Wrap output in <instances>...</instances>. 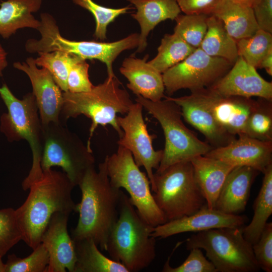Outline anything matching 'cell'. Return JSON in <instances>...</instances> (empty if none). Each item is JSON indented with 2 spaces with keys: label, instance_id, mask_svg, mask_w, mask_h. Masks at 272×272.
Wrapping results in <instances>:
<instances>
[{
  "label": "cell",
  "instance_id": "obj_1",
  "mask_svg": "<svg viewBox=\"0 0 272 272\" xmlns=\"http://www.w3.org/2000/svg\"><path fill=\"white\" fill-rule=\"evenodd\" d=\"M78 186L82 193L77 203L79 217L71 237L74 240L92 239L101 250L106 251L109 235L118 218L122 190L111 184L104 160L98 171L95 166L90 168Z\"/></svg>",
  "mask_w": 272,
  "mask_h": 272
},
{
  "label": "cell",
  "instance_id": "obj_28",
  "mask_svg": "<svg viewBox=\"0 0 272 272\" xmlns=\"http://www.w3.org/2000/svg\"><path fill=\"white\" fill-rule=\"evenodd\" d=\"M263 174L262 185L253 204V216L250 223L243 229L244 238L252 245L259 239L272 214V164Z\"/></svg>",
  "mask_w": 272,
  "mask_h": 272
},
{
  "label": "cell",
  "instance_id": "obj_8",
  "mask_svg": "<svg viewBox=\"0 0 272 272\" xmlns=\"http://www.w3.org/2000/svg\"><path fill=\"white\" fill-rule=\"evenodd\" d=\"M154 179L153 195L167 221L191 215L207 206L190 161L180 162L155 172Z\"/></svg>",
  "mask_w": 272,
  "mask_h": 272
},
{
  "label": "cell",
  "instance_id": "obj_2",
  "mask_svg": "<svg viewBox=\"0 0 272 272\" xmlns=\"http://www.w3.org/2000/svg\"><path fill=\"white\" fill-rule=\"evenodd\" d=\"M74 187L64 172L52 169L44 171L30 185L26 200L15 210V215L22 240L33 250L41 243L54 213L77 212V204L72 195Z\"/></svg>",
  "mask_w": 272,
  "mask_h": 272
},
{
  "label": "cell",
  "instance_id": "obj_27",
  "mask_svg": "<svg viewBox=\"0 0 272 272\" xmlns=\"http://www.w3.org/2000/svg\"><path fill=\"white\" fill-rule=\"evenodd\" d=\"M73 241L77 257L74 272H129L121 263L102 254L93 239Z\"/></svg>",
  "mask_w": 272,
  "mask_h": 272
},
{
  "label": "cell",
  "instance_id": "obj_31",
  "mask_svg": "<svg viewBox=\"0 0 272 272\" xmlns=\"http://www.w3.org/2000/svg\"><path fill=\"white\" fill-rule=\"evenodd\" d=\"M35 59L36 64L47 70L55 82L65 92L67 91V79L71 66L79 58L77 55L62 51L38 53Z\"/></svg>",
  "mask_w": 272,
  "mask_h": 272
},
{
  "label": "cell",
  "instance_id": "obj_19",
  "mask_svg": "<svg viewBox=\"0 0 272 272\" xmlns=\"http://www.w3.org/2000/svg\"><path fill=\"white\" fill-rule=\"evenodd\" d=\"M71 214L56 212L51 217L41 243L49 255L47 272H74L77 257L74 242L67 231Z\"/></svg>",
  "mask_w": 272,
  "mask_h": 272
},
{
  "label": "cell",
  "instance_id": "obj_14",
  "mask_svg": "<svg viewBox=\"0 0 272 272\" xmlns=\"http://www.w3.org/2000/svg\"><path fill=\"white\" fill-rule=\"evenodd\" d=\"M13 66L29 78L42 124L60 122L63 91L49 71L44 67L38 68L32 57L27 58L26 62H14Z\"/></svg>",
  "mask_w": 272,
  "mask_h": 272
},
{
  "label": "cell",
  "instance_id": "obj_22",
  "mask_svg": "<svg viewBox=\"0 0 272 272\" xmlns=\"http://www.w3.org/2000/svg\"><path fill=\"white\" fill-rule=\"evenodd\" d=\"M259 173L250 167H235L223 185L214 209L229 215H239L243 212L252 184Z\"/></svg>",
  "mask_w": 272,
  "mask_h": 272
},
{
  "label": "cell",
  "instance_id": "obj_20",
  "mask_svg": "<svg viewBox=\"0 0 272 272\" xmlns=\"http://www.w3.org/2000/svg\"><path fill=\"white\" fill-rule=\"evenodd\" d=\"M167 97L179 106L184 119L202 133L213 148L225 146L236 138L219 125L209 106L197 91L191 92L189 95Z\"/></svg>",
  "mask_w": 272,
  "mask_h": 272
},
{
  "label": "cell",
  "instance_id": "obj_32",
  "mask_svg": "<svg viewBox=\"0 0 272 272\" xmlns=\"http://www.w3.org/2000/svg\"><path fill=\"white\" fill-rule=\"evenodd\" d=\"M236 43L238 56L257 69L262 59L272 51V34L258 29L252 36Z\"/></svg>",
  "mask_w": 272,
  "mask_h": 272
},
{
  "label": "cell",
  "instance_id": "obj_35",
  "mask_svg": "<svg viewBox=\"0 0 272 272\" xmlns=\"http://www.w3.org/2000/svg\"><path fill=\"white\" fill-rule=\"evenodd\" d=\"M73 2L90 12L95 21L94 37L105 40L108 26L119 16L124 14L132 7L126 6L119 9L105 7L96 4L93 0H72Z\"/></svg>",
  "mask_w": 272,
  "mask_h": 272
},
{
  "label": "cell",
  "instance_id": "obj_39",
  "mask_svg": "<svg viewBox=\"0 0 272 272\" xmlns=\"http://www.w3.org/2000/svg\"><path fill=\"white\" fill-rule=\"evenodd\" d=\"M255 258L260 267L272 271V223L267 222L256 242L252 245Z\"/></svg>",
  "mask_w": 272,
  "mask_h": 272
},
{
  "label": "cell",
  "instance_id": "obj_26",
  "mask_svg": "<svg viewBox=\"0 0 272 272\" xmlns=\"http://www.w3.org/2000/svg\"><path fill=\"white\" fill-rule=\"evenodd\" d=\"M212 15L222 22L236 41L250 37L259 29L252 8L231 0H223Z\"/></svg>",
  "mask_w": 272,
  "mask_h": 272
},
{
  "label": "cell",
  "instance_id": "obj_15",
  "mask_svg": "<svg viewBox=\"0 0 272 272\" xmlns=\"http://www.w3.org/2000/svg\"><path fill=\"white\" fill-rule=\"evenodd\" d=\"M196 91L222 128L235 137L245 135L248 120L257 104V100L252 98L223 96L210 87Z\"/></svg>",
  "mask_w": 272,
  "mask_h": 272
},
{
  "label": "cell",
  "instance_id": "obj_46",
  "mask_svg": "<svg viewBox=\"0 0 272 272\" xmlns=\"http://www.w3.org/2000/svg\"><path fill=\"white\" fill-rule=\"evenodd\" d=\"M2 257L0 256V272H6V263L3 262Z\"/></svg>",
  "mask_w": 272,
  "mask_h": 272
},
{
  "label": "cell",
  "instance_id": "obj_7",
  "mask_svg": "<svg viewBox=\"0 0 272 272\" xmlns=\"http://www.w3.org/2000/svg\"><path fill=\"white\" fill-rule=\"evenodd\" d=\"M164 99L152 101L140 96L135 99L159 122L164 134L163 157L155 172H160L174 164L205 155L213 148L184 124L179 106L166 96Z\"/></svg>",
  "mask_w": 272,
  "mask_h": 272
},
{
  "label": "cell",
  "instance_id": "obj_45",
  "mask_svg": "<svg viewBox=\"0 0 272 272\" xmlns=\"http://www.w3.org/2000/svg\"><path fill=\"white\" fill-rule=\"evenodd\" d=\"M234 2L252 7V6L256 3L259 0H231Z\"/></svg>",
  "mask_w": 272,
  "mask_h": 272
},
{
  "label": "cell",
  "instance_id": "obj_25",
  "mask_svg": "<svg viewBox=\"0 0 272 272\" xmlns=\"http://www.w3.org/2000/svg\"><path fill=\"white\" fill-rule=\"evenodd\" d=\"M42 0H6L0 6V35L8 39L20 29H38L40 21L33 13L38 11Z\"/></svg>",
  "mask_w": 272,
  "mask_h": 272
},
{
  "label": "cell",
  "instance_id": "obj_3",
  "mask_svg": "<svg viewBox=\"0 0 272 272\" xmlns=\"http://www.w3.org/2000/svg\"><path fill=\"white\" fill-rule=\"evenodd\" d=\"M115 76H107L103 83L94 86L90 91L79 93L63 92L60 122L65 124L70 118L81 115L90 118L91 124L87 144L89 147L90 140L98 125H110L121 138L123 131L117 120V114H126L133 103Z\"/></svg>",
  "mask_w": 272,
  "mask_h": 272
},
{
  "label": "cell",
  "instance_id": "obj_33",
  "mask_svg": "<svg viewBox=\"0 0 272 272\" xmlns=\"http://www.w3.org/2000/svg\"><path fill=\"white\" fill-rule=\"evenodd\" d=\"M272 100L260 98L251 113L245 135L263 141H272Z\"/></svg>",
  "mask_w": 272,
  "mask_h": 272
},
{
  "label": "cell",
  "instance_id": "obj_43",
  "mask_svg": "<svg viewBox=\"0 0 272 272\" xmlns=\"http://www.w3.org/2000/svg\"><path fill=\"white\" fill-rule=\"evenodd\" d=\"M258 69H264L269 76H272V51L262 59Z\"/></svg>",
  "mask_w": 272,
  "mask_h": 272
},
{
  "label": "cell",
  "instance_id": "obj_41",
  "mask_svg": "<svg viewBox=\"0 0 272 272\" xmlns=\"http://www.w3.org/2000/svg\"><path fill=\"white\" fill-rule=\"evenodd\" d=\"M223 0H176L185 14L211 15Z\"/></svg>",
  "mask_w": 272,
  "mask_h": 272
},
{
  "label": "cell",
  "instance_id": "obj_16",
  "mask_svg": "<svg viewBox=\"0 0 272 272\" xmlns=\"http://www.w3.org/2000/svg\"><path fill=\"white\" fill-rule=\"evenodd\" d=\"M205 155L234 167L248 166L263 173L272 164V141L240 135L225 146L213 148Z\"/></svg>",
  "mask_w": 272,
  "mask_h": 272
},
{
  "label": "cell",
  "instance_id": "obj_37",
  "mask_svg": "<svg viewBox=\"0 0 272 272\" xmlns=\"http://www.w3.org/2000/svg\"><path fill=\"white\" fill-rule=\"evenodd\" d=\"M22 239L15 210L11 208L0 209V256L3 257Z\"/></svg>",
  "mask_w": 272,
  "mask_h": 272
},
{
  "label": "cell",
  "instance_id": "obj_11",
  "mask_svg": "<svg viewBox=\"0 0 272 272\" xmlns=\"http://www.w3.org/2000/svg\"><path fill=\"white\" fill-rule=\"evenodd\" d=\"M111 184L124 188L139 215L153 227L167 222L154 198L147 175L136 164L130 151L118 145L116 152L104 159Z\"/></svg>",
  "mask_w": 272,
  "mask_h": 272
},
{
  "label": "cell",
  "instance_id": "obj_10",
  "mask_svg": "<svg viewBox=\"0 0 272 272\" xmlns=\"http://www.w3.org/2000/svg\"><path fill=\"white\" fill-rule=\"evenodd\" d=\"M42 125L43 172L59 167L75 187L78 186L86 171L94 166L95 160L91 147L60 122Z\"/></svg>",
  "mask_w": 272,
  "mask_h": 272
},
{
  "label": "cell",
  "instance_id": "obj_34",
  "mask_svg": "<svg viewBox=\"0 0 272 272\" xmlns=\"http://www.w3.org/2000/svg\"><path fill=\"white\" fill-rule=\"evenodd\" d=\"M205 14H179L175 19L174 33L195 48H199L206 34L207 19Z\"/></svg>",
  "mask_w": 272,
  "mask_h": 272
},
{
  "label": "cell",
  "instance_id": "obj_23",
  "mask_svg": "<svg viewBox=\"0 0 272 272\" xmlns=\"http://www.w3.org/2000/svg\"><path fill=\"white\" fill-rule=\"evenodd\" d=\"M128 1L137 10L131 17L138 21L141 28L137 53L145 50L149 34L159 23L167 19L175 20L181 12L176 0Z\"/></svg>",
  "mask_w": 272,
  "mask_h": 272
},
{
  "label": "cell",
  "instance_id": "obj_24",
  "mask_svg": "<svg viewBox=\"0 0 272 272\" xmlns=\"http://www.w3.org/2000/svg\"><path fill=\"white\" fill-rule=\"evenodd\" d=\"M196 181L209 208L214 209L223 185L235 167L220 160L199 155L190 160Z\"/></svg>",
  "mask_w": 272,
  "mask_h": 272
},
{
  "label": "cell",
  "instance_id": "obj_17",
  "mask_svg": "<svg viewBox=\"0 0 272 272\" xmlns=\"http://www.w3.org/2000/svg\"><path fill=\"white\" fill-rule=\"evenodd\" d=\"M225 96L257 97L272 100V83L267 81L241 56L230 70L210 87Z\"/></svg>",
  "mask_w": 272,
  "mask_h": 272
},
{
  "label": "cell",
  "instance_id": "obj_18",
  "mask_svg": "<svg viewBox=\"0 0 272 272\" xmlns=\"http://www.w3.org/2000/svg\"><path fill=\"white\" fill-rule=\"evenodd\" d=\"M247 220L244 215L226 214L205 206L191 215L154 227L151 235L156 238H166L184 232L244 226Z\"/></svg>",
  "mask_w": 272,
  "mask_h": 272
},
{
  "label": "cell",
  "instance_id": "obj_6",
  "mask_svg": "<svg viewBox=\"0 0 272 272\" xmlns=\"http://www.w3.org/2000/svg\"><path fill=\"white\" fill-rule=\"evenodd\" d=\"M39 39H29L25 43L26 50L30 53L62 51L87 60L97 59L104 63L107 76H115L113 63L123 51L137 47L139 34H131L111 42L95 41H74L61 36L55 19L48 13L40 15Z\"/></svg>",
  "mask_w": 272,
  "mask_h": 272
},
{
  "label": "cell",
  "instance_id": "obj_42",
  "mask_svg": "<svg viewBox=\"0 0 272 272\" xmlns=\"http://www.w3.org/2000/svg\"><path fill=\"white\" fill-rule=\"evenodd\" d=\"M252 8L259 29L272 34V0H259Z\"/></svg>",
  "mask_w": 272,
  "mask_h": 272
},
{
  "label": "cell",
  "instance_id": "obj_4",
  "mask_svg": "<svg viewBox=\"0 0 272 272\" xmlns=\"http://www.w3.org/2000/svg\"><path fill=\"white\" fill-rule=\"evenodd\" d=\"M154 228L142 218L122 191L118 218L109 235L106 251L129 272L139 271L155 258L156 238L151 235Z\"/></svg>",
  "mask_w": 272,
  "mask_h": 272
},
{
  "label": "cell",
  "instance_id": "obj_13",
  "mask_svg": "<svg viewBox=\"0 0 272 272\" xmlns=\"http://www.w3.org/2000/svg\"><path fill=\"white\" fill-rule=\"evenodd\" d=\"M143 109L142 104L135 102L125 116H117L118 125L123 131L117 144L130 151L139 167H144L152 191L154 187L153 170L158 168L163 152V150H155L153 147L155 135L149 133Z\"/></svg>",
  "mask_w": 272,
  "mask_h": 272
},
{
  "label": "cell",
  "instance_id": "obj_40",
  "mask_svg": "<svg viewBox=\"0 0 272 272\" xmlns=\"http://www.w3.org/2000/svg\"><path fill=\"white\" fill-rule=\"evenodd\" d=\"M89 64L79 58L71 66L67 79V91L79 93L90 91L94 85L89 76Z\"/></svg>",
  "mask_w": 272,
  "mask_h": 272
},
{
  "label": "cell",
  "instance_id": "obj_12",
  "mask_svg": "<svg viewBox=\"0 0 272 272\" xmlns=\"http://www.w3.org/2000/svg\"><path fill=\"white\" fill-rule=\"evenodd\" d=\"M233 64L196 48L185 59L162 74L165 92L171 95L181 89L191 92L211 87Z\"/></svg>",
  "mask_w": 272,
  "mask_h": 272
},
{
  "label": "cell",
  "instance_id": "obj_5",
  "mask_svg": "<svg viewBox=\"0 0 272 272\" xmlns=\"http://www.w3.org/2000/svg\"><path fill=\"white\" fill-rule=\"evenodd\" d=\"M0 97L7 108L0 117V131L10 142L27 141L32 155V163L28 175L22 183L24 190L43 174L41 167L43 131L35 98L28 93L20 99L6 84L0 86Z\"/></svg>",
  "mask_w": 272,
  "mask_h": 272
},
{
  "label": "cell",
  "instance_id": "obj_38",
  "mask_svg": "<svg viewBox=\"0 0 272 272\" xmlns=\"http://www.w3.org/2000/svg\"><path fill=\"white\" fill-rule=\"evenodd\" d=\"M200 248H194L185 260L180 265L173 267L169 263V258L164 264L163 272H217L214 264L203 254Z\"/></svg>",
  "mask_w": 272,
  "mask_h": 272
},
{
  "label": "cell",
  "instance_id": "obj_30",
  "mask_svg": "<svg viewBox=\"0 0 272 272\" xmlns=\"http://www.w3.org/2000/svg\"><path fill=\"white\" fill-rule=\"evenodd\" d=\"M196 49L177 34H166L161 39L157 55L148 62L163 74L185 59Z\"/></svg>",
  "mask_w": 272,
  "mask_h": 272
},
{
  "label": "cell",
  "instance_id": "obj_9",
  "mask_svg": "<svg viewBox=\"0 0 272 272\" xmlns=\"http://www.w3.org/2000/svg\"><path fill=\"white\" fill-rule=\"evenodd\" d=\"M244 226L212 229L194 233L186 241L187 250L203 249L217 272H255L260 267L252 244L244 237Z\"/></svg>",
  "mask_w": 272,
  "mask_h": 272
},
{
  "label": "cell",
  "instance_id": "obj_44",
  "mask_svg": "<svg viewBox=\"0 0 272 272\" xmlns=\"http://www.w3.org/2000/svg\"><path fill=\"white\" fill-rule=\"evenodd\" d=\"M8 65L7 53L0 44V77L3 76V71Z\"/></svg>",
  "mask_w": 272,
  "mask_h": 272
},
{
  "label": "cell",
  "instance_id": "obj_21",
  "mask_svg": "<svg viewBox=\"0 0 272 272\" xmlns=\"http://www.w3.org/2000/svg\"><path fill=\"white\" fill-rule=\"evenodd\" d=\"M149 55L143 58L130 56L125 58L119 69L127 80V88L137 96L152 101L164 98L165 86L162 74L147 61Z\"/></svg>",
  "mask_w": 272,
  "mask_h": 272
},
{
  "label": "cell",
  "instance_id": "obj_36",
  "mask_svg": "<svg viewBox=\"0 0 272 272\" xmlns=\"http://www.w3.org/2000/svg\"><path fill=\"white\" fill-rule=\"evenodd\" d=\"M49 255L41 243L32 253L25 258L9 254L6 263V272H47Z\"/></svg>",
  "mask_w": 272,
  "mask_h": 272
},
{
  "label": "cell",
  "instance_id": "obj_29",
  "mask_svg": "<svg viewBox=\"0 0 272 272\" xmlns=\"http://www.w3.org/2000/svg\"><path fill=\"white\" fill-rule=\"evenodd\" d=\"M207 25V31L199 48L210 56L221 57L234 64L239 56L236 41L214 15L208 16Z\"/></svg>",
  "mask_w": 272,
  "mask_h": 272
}]
</instances>
